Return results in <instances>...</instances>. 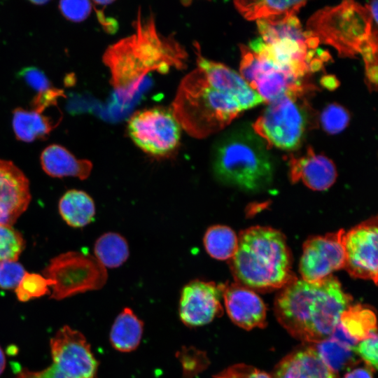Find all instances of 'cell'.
<instances>
[{"mask_svg":"<svg viewBox=\"0 0 378 378\" xmlns=\"http://www.w3.org/2000/svg\"><path fill=\"white\" fill-rule=\"evenodd\" d=\"M132 26V34L108 46L103 55L110 83L123 104L133 99L150 73L185 69L188 58L174 34L164 35L158 30L152 12L144 14L139 8Z\"/></svg>","mask_w":378,"mask_h":378,"instance_id":"obj_1","label":"cell"},{"mask_svg":"<svg viewBox=\"0 0 378 378\" xmlns=\"http://www.w3.org/2000/svg\"><path fill=\"white\" fill-rule=\"evenodd\" d=\"M351 302L332 275L314 281L295 278L276 298L275 314L292 336L318 344L331 336Z\"/></svg>","mask_w":378,"mask_h":378,"instance_id":"obj_2","label":"cell"},{"mask_svg":"<svg viewBox=\"0 0 378 378\" xmlns=\"http://www.w3.org/2000/svg\"><path fill=\"white\" fill-rule=\"evenodd\" d=\"M265 141L248 124L236 125L213 144L211 167L223 185L258 192L271 185L274 166Z\"/></svg>","mask_w":378,"mask_h":378,"instance_id":"obj_3","label":"cell"},{"mask_svg":"<svg viewBox=\"0 0 378 378\" xmlns=\"http://www.w3.org/2000/svg\"><path fill=\"white\" fill-rule=\"evenodd\" d=\"M230 265L236 283L252 290L284 288L295 279L284 236L268 227L242 231Z\"/></svg>","mask_w":378,"mask_h":378,"instance_id":"obj_4","label":"cell"},{"mask_svg":"<svg viewBox=\"0 0 378 378\" xmlns=\"http://www.w3.org/2000/svg\"><path fill=\"white\" fill-rule=\"evenodd\" d=\"M170 109L181 127L199 139L223 130L243 111L234 97L198 66L182 78Z\"/></svg>","mask_w":378,"mask_h":378,"instance_id":"obj_5","label":"cell"},{"mask_svg":"<svg viewBox=\"0 0 378 378\" xmlns=\"http://www.w3.org/2000/svg\"><path fill=\"white\" fill-rule=\"evenodd\" d=\"M377 23L366 6L345 1L314 13L305 34L318 43L334 47L340 56L353 57L368 45L377 43Z\"/></svg>","mask_w":378,"mask_h":378,"instance_id":"obj_6","label":"cell"},{"mask_svg":"<svg viewBox=\"0 0 378 378\" xmlns=\"http://www.w3.org/2000/svg\"><path fill=\"white\" fill-rule=\"evenodd\" d=\"M306 94L288 92L270 102L251 125L268 148L292 150L300 145L310 124Z\"/></svg>","mask_w":378,"mask_h":378,"instance_id":"obj_7","label":"cell"},{"mask_svg":"<svg viewBox=\"0 0 378 378\" xmlns=\"http://www.w3.org/2000/svg\"><path fill=\"white\" fill-rule=\"evenodd\" d=\"M241 76L270 103L288 92H308L314 87L293 69L284 66L257 49L240 45Z\"/></svg>","mask_w":378,"mask_h":378,"instance_id":"obj_8","label":"cell"},{"mask_svg":"<svg viewBox=\"0 0 378 378\" xmlns=\"http://www.w3.org/2000/svg\"><path fill=\"white\" fill-rule=\"evenodd\" d=\"M52 363L45 370H23L17 378H94L98 362L82 333L62 328L50 340Z\"/></svg>","mask_w":378,"mask_h":378,"instance_id":"obj_9","label":"cell"},{"mask_svg":"<svg viewBox=\"0 0 378 378\" xmlns=\"http://www.w3.org/2000/svg\"><path fill=\"white\" fill-rule=\"evenodd\" d=\"M43 274L52 283L51 298L57 300L99 289L107 279L106 268L94 257L82 252H68L53 258Z\"/></svg>","mask_w":378,"mask_h":378,"instance_id":"obj_10","label":"cell"},{"mask_svg":"<svg viewBox=\"0 0 378 378\" xmlns=\"http://www.w3.org/2000/svg\"><path fill=\"white\" fill-rule=\"evenodd\" d=\"M128 134L144 152L165 157L179 145L181 127L171 109L154 107L135 112L129 119Z\"/></svg>","mask_w":378,"mask_h":378,"instance_id":"obj_11","label":"cell"},{"mask_svg":"<svg viewBox=\"0 0 378 378\" xmlns=\"http://www.w3.org/2000/svg\"><path fill=\"white\" fill-rule=\"evenodd\" d=\"M377 220L370 219L345 232L344 268L354 278L377 284Z\"/></svg>","mask_w":378,"mask_h":378,"instance_id":"obj_12","label":"cell"},{"mask_svg":"<svg viewBox=\"0 0 378 378\" xmlns=\"http://www.w3.org/2000/svg\"><path fill=\"white\" fill-rule=\"evenodd\" d=\"M344 230H340L325 236L312 237L304 242L300 261V272L302 279L318 281L344 268Z\"/></svg>","mask_w":378,"mask_h":378,"instance_id":"obj_13","label":"cell"},{"mask_svg":"<svg viewBox=\"0 0 378 378\" xmlns=\"http://www.w3.org/2000/svg\"><path fill=\"white\" fill-rule=\"evenodd\" d=\"M223 284L193 280L186 285L181 293L178 313L181 321L188 327H198L211 323L223 314L220 304Z\"/></svg>","mask_w":378,"mask_h":378,"instance_id":"obj_14","label":"cell"},{"mask_svg":"<svg viewBox=\"0 0 378 378\" xmlns=\"http://www.w3.org/2000/svg\"><path fill=\"white\" fill-rule=\"evenodd\" d=\"M31 200L29 181L13 162L0 159V224L11 226Z\"/></svg>","mask_w":378,"mask_h":378,"instance_id":"obj_15","label":"cell"},{"mask_svg":"<svg viewBox=\"0 0 378 378\" xmlns=\"http://www.w3.org/2000/svg\"><path fill=\"white\" fill-rule=\"evenodd\" d=\"M222 296L232 321L246 330L266 325L267 309L253 290L237 283L223 284Z\"/></svg>","mask_w":378,"mask_h":378,"instance_id":"obj_16","label":"cell"},{"mask_svg":"<svg viewBox=\"0 0 378 378\" xmlns=\"http://www.w3.org/2000/svg\"><path fill=\"white\" fill-rule=\"evenodd\" d=\"M195 46L197 66L203 69L218 88L234 97L243 110L263 102L260 96L248 85L240 74L222 63L203 57L199 44L196 43Z\"/></svg>","mask_w":378,"mask_h":378,"instance_id":"obj_17","label":"cell"},{"mask_svg":"<svg viewBox=\"0 0 378 378\" xmlns=\"http://www.w3.org/2000/svg\"><path fill=\"white\" fill-rule=\"evenodd\" d=\"M288 164L291 181H302L312 190H326L335 181L337 172L333 162L323 155L316 154L312 147L302 156H291Z\"/></svg>","mask_w":378,"mask_h":378,"instance_id":"obj_18","label":"cell"},{"mask_svg":"<svg viewBox=\"0 0 378 378\" xmlns=\"http://www.w3.org/2000/svg\"><path fill=\"white\" fill-rule=\"evenodd\" d=\"M272 378H336L314 346L295 350L284 357L274 369Z\"/></svg>","mask_w":378,"mask_h":378,"instance_id":"obj_19","label":"cell"},{"mask_svg":"<svg viewBox=\"0 0 378 378\" xmlns=\"http://www.w3.org/2000/svg\"><path fill=\"white\" fill-rule=\"evenodd\" d=\"M41 162L45 172L52 177L71 176L85 179L92 169L90 161L77 159L65 148L56 144L43 150Z\"/></svg>","mask_w":378,"mask_h":378,"instance_id":"obj_20","label":"cell"},{"mask_svg":"<svg viewBox=\"0 0 378 378\" xmlns=\"http://www.w3.org/2000/svg\"><path fill=\"white\" fill-rule=\"evenodd\" d=\"M337 327L354 344L377 333V318L365 305H350L342 314Z\"/></svg>","mask_w":378,"mask_h":378,"instance_id":"obj_21","label":"cell"},{"mask_svg":"<svg viewBox=\"0 0 378 378\" xmlns=\"http://www.w3.org/2000/svg\"><path fill=\"white\" fill-rule=\"evenodd\" d=\"M143 332V321L132 309L125 307L113 323L109 336L110 342L117 351L130 352L139 346Z\"/></svg>","mask_w":378,"mask_h":378,"instance_id":"obj_22","label":"cell"},{"mask_svg":"<svg viewBox=\"0 0 378 378\" xmlns=\"http://www.w3.org/2000/svg\"><path fill=\"white\" fill-rule=\"evenodd\" d=\"M304 1H235L234 6L247 20H273L295 15Z\"/></svg>","mask_w":378,"mask_h":378,"instance_id":"obj_23","label":"cell"},{"mask_svg":"<svg viewBox=\"0 0 378 378\" xmlns=\"http://www.w3.org/2000/svg\"><path fill=\"white\" fill-rule=\"evenodd\" d=\"M59 121L47 116L43 111L36 109L26 110L18 108L15 110L13 127L16 137L25 142L43 138L55 127Z\"/></svg>","mask_w":378,"mask_h":378,"instance_id":"obj_24","label":"cell"},{"mask_svg":"<svg viewBox=\"0 0 378 378\" xmlns=\"http://www.w3.org/2000/svg\"><path fill=\"white\" fill-rule=\"evenodd\" d=\"M59 211L68 225L80 227L93 220L95 206L92 199L86 192L71 190L60 199Z\"/></svg>","mask_w":378,"mask_h":378,"instance_id":"obj_25","label":"cell"},{"mask_svg":"<svg viewBox=\"0 0 378 378\" xmlns=\"http://www.w3.org/2000/svg\"><path fill=\"white\" fill-rule=\"evenodd\" d=\"M314 346L325 363L335 373L351 368L356 362L354 346L335 334Z\"/></svg>","mask_w":378,"mask_h":378,"instance_id":"obj_26","label":"cell"},{"mask_svg":"<svg viewBox=\"0 0 378 378\" xmlns=\"http://www.w3.org/2000/svg\"><path fill=\"white\" fill-rule=\"evenodd\" d=\"M95 258L105 268L122 265L129 257V248L125 239L115 232L102 235L94 244Z\"/></svg>","mask_w":378,"mask_h":378,"instance_id":"obj_27","label":"cell"},{"mask_svg":"<svg viewBox=\"0 0 378 378\" xmlns=\"http://www.w3.org/2000/svg\"><path fill=\"white\" fill-rule=\"evenodd\" d=\"M203 241L205 250L211 258L224 260L232 258L235 253L238 237L230 227L216 225L207 229Z\"/></svg>","mask_w":378,"mask_h":378,"instance_id":"obj_28","label":"cell"},{"mask_svg":"<svg viewBox=\"0 0 378 378\" xmlns=\"http://www.w3.org/2000/svg\"><path fill=\"white\" fill-rule=\"evenodd\" d=\"M176 357L182 366L183 378H194L209 364L206 353L192 346H183Z\"/></svg>","mask_w":378,"mask_h":378,"instance_id":"obj_29","label":"cell"},{"mask_svg":"<svg viewBox=\"0 0 378 378\" xmlns=\"http://www.w3.org/2000/svg\"><path fill=\"white\" fill-rule=\"evenodd\" d=\"M24 246L21 234L10 225L0 224V262L16 261Z\"/></svg>","mask_w":378,"mask_h":378,"instance_id":"obj_30","label":"cell"},{"mask_svg":"<svg viewBox=\"0 0 378 378\" xmlns=\"http://www.w3.org/2000/svg\"><path fill=\"white\" fill-rule=\"evenodd\" d=\"M52 285L51 281L41 275L27 272L16 287L15 293L20 301L25 302L46 294L49 291L48 287Z\"/></svg>","mask_w":378,"mask_h":378,"instance_id":"obj_31","label":"cell"},{"mask_svg":"<svg viewBox=\"0 0 378 378\" xmlns=\"http://www.w3.org/2000/svg\"><path fill=\"white\" fill-rule=\"evenodd\" d=\"M349 118V114L344 107L333 103L323 109L321 122L326 132L335 134L342 132L347 126Z\"/></svg>","mask_w":378,"mask_h":378,"instance_id":"obj_32","label":"cell"},{"mask_svg":"<svg viewBox=\"0 0 378 378\" xmlns=\"http://www.w3.org/2000/svg\"><path fill=\"white\" fill-rule=\"evenodd\" d=\"M26 273L22 265L16 261H1L0 287L4 289L16 288Z\"/></svg>","mask_w":378,"mask_h":378,"instance_id":"obj_33","label":"cell"},{"mask_svg":"<svg viewBox=\"0 0 378 378\" xmlns=\"http://www.w3.org/2000/svg\"><path fill=\"white\" fill-rule=\"evenodd\" d=\"M59 8L67 19L74 22H80L90 14L92 4L89 1H62L59 2Z\"/></svg>","mask_w":378,"mask_h":378,"instance_id":"obj_34","label":"cell"},{"mask_svg":"<svg viewBox=\"0 0 378 378\" xmlns=\"http://www.w3.org/2000/svg\"><path fill=\"white\" fill-rule=\"evenodd\" d=\"M354 351L368 364L372 370H377V334L357 343L354 348Z\"/></svg>","mask_w":378,"mask_h":378,"instance_id":"obj_35","label":"cell"},{"mask_svg":"<svg viewBox=\"0 0 378 378\" xmlns=\"http://www.w3.org/2000/svg\"><path fill=\"white\" fill-rule=\"evenodd\" d=\"M214 378H272L267 372L252 365H232L216 374Z\"/></svg>","mask_w":378,"mask_h":378,"instance_id":"obj_36","label":"cell"},{"mask_svg":"<svg viewBox=\"0 0 378 378\" xmlns=\"http://www.w3.org/2000/svg\"><path fill=\"white\" fill-rule=\"evenodd\" d=\"M20 74L25 82L30 85L31 88L37 90L38 93L52 88L47 77L37 68H25Z\"/></svg>","mask_w":378,"mask_h":378,"instance_id":"obj_37","label":"cell"},{"mask_svg":"<svg viewBox=\"0 0 378 378\" xmlns=\"http://www.w3.org/2000/svg\"><path fill=\"white\" fill-rule=\"evenodd\" d=\"M343 378H373V376L370 368H358L348 372Z\"/></svg>","mask_w":378,"mask_h":378,"instance_id":"obj_38","label":"cell"},{"mask_svg":"<svg viewBox=\"0 0 378 378\" xmlns=\"http://www.w3.org/2000/svg\"><path fill=\"white\" fill-rule=\"evenodd\" d=\"M6 366V358L5 355L0 346V374L4 371Z\"/></svg>","mask_w":378,"mask_h":378,"instance_id":"obj_39","label":"cell"}]
</instances>
